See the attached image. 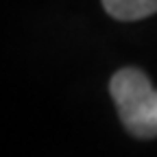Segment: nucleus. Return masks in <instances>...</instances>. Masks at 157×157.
<instances>
[{
  "instance_id": "1",
  "label": "nucleus",
  "mask_w": 157,
  "mask_h": 157,
  "mask_svg": "<svg viewBox=\"0 0 157 157\" xmlns=\"http://www.w3.org/2000/svg\"><path fill=\"white\" fill-rule=\"evenodd\" d=\"M109 94L131 135L142 140L157 137V90L142 70H118L109 81Z\"/></svg>"
},
{
  "instance_id": "2",
  "label": "nucleus",
  "mask_w": 157,
  "mask_h": 157,
  "mask_svg": "<svg viewBox=\"0 0 157 157\" xmlns=\"http://www.w3.org/2000/svg\"><path fill=\"white\" fill-rule=\"evenodd\" d=\"M105 11L122 22H135L157 13V0H103Z\"/></svg>"
}]
</instances>
